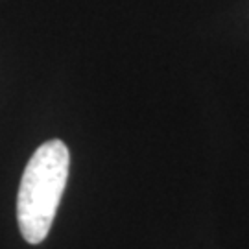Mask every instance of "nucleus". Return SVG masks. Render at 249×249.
Returning <instances> with one entry per match:
<instances>
[{
  "instance_id": "obj_1",
  "label": "nucleus",
  "mask_w": 249,
  "mask_h": 249,
  "mask_svg": "<svg viewBox=\"0 0 249 249\" xmlns=\"http://www.w3.org/2000/svg\"><path fill=\"white\" fill-rule=\"evenodd\" d=\"M71 155L61 141L39 146L28 160L17 194V220L28 244H41L48 236L69 178Z\"/></svg>"
}]
</instances>
